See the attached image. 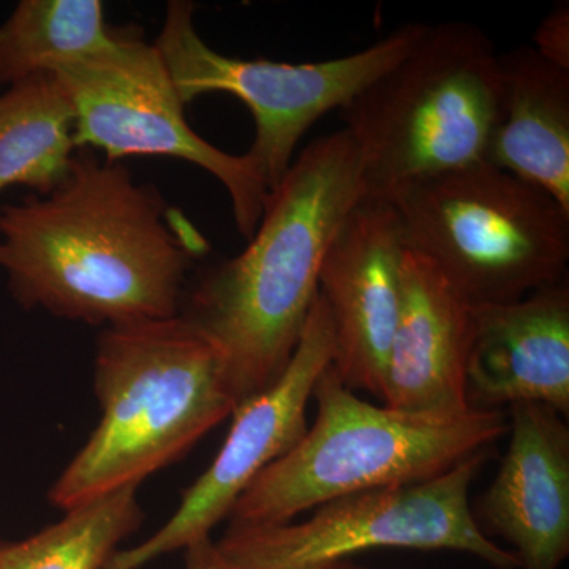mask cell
I'll list each match as a JSON object with an SVG mask.
<instances>
[{
  "label": "cell",
  "instance_id": "10",
  "mask_svg": "<svg viewBox=\"0 0 569 569\" xmlns=\"http://www.w3.org/2000/svg\"><path fill=\"white\" fill-rule=\"evenodd\" d=\"M335 358V336L320 293L310 309L293 358L271 387L234 408L233 425L208 470L183 493L162 529L118 550L103 569H141L151 561L211 538L258 475L306 436L307 406Z\"/></svg>",
  "mask_w": 569,
  "mask_h": 569
},
{
  "label": "cell",
  "instance_id": "11",
  "mask_svg": "<svg viewBox=\"0 0 569 569\" xmlns=\"http://www.w3.org/2000/svg\"><path fill=\"white\" fill-rule=\"evenodd\" d=\"M406 252L395 208L362 198L329 241L318 276L335 336L332 369L351 391L378 400L402 305Z\"/></svg>",
  "mask_w": 569,
  "mask_h": 569
},
{
  "label": "cell",
  "instance_id": "2",
  "mask_svg": "<svg viewBox=\"0 0 569 569\" xmlns=\"http://www.w3.org/2000/svg\"><path fill=\"white\" fill-rule=\"evenodd\" d=\"M365 194L346 130L317 138L269 193L246 249L206 266L183 290L179 316L222 356L236 406L287 369L318 295L329 241Z\"/></svg>",
  "mask_w": 569,
  "mask_h": 569
},
{
  "label": "cell",
  "instance_id": "6",
  "mask_svg": "<svg viewBox=\"0 0 569 569\" xmlns=\"http://www.w3.org/2000/svg\"><path fill=\"white\" fill-rule=\"evenodd\" d=\"M408 250L473 306L518 301L568 279L569 211L488 162L410 183L388 198Z\"/></svg>",
  "mask_w": 569,
  "mask_h": 569
},
{
  "label": "cell",
  "instance_id": "4",
  "mask_svg": "<svg viewBox=\"0 0 569 569\" xmlns=\"http://www.w3.org/2000/svg\"><path fill=\"white\" fill-rule=\"evenodd\" d=\"M313 399L316 422L239 497L230 527L287 523L350 493L440 477L508 433L501 410L411 415L373 406L347 388L332 366Z\"/></svg>",
  "mask_w": 569,
  "mask_h": 569
},
{
  "label": "cell",
  "instance_id": "7",
  "mask_svg": "<svg viewBox=\"0 0 569 569\" xmlns=\"http://www.w3.org/2000/svg\"><path fill=\"white\" fill-rule=\"evenodd\" d=\"M492 451L481 449L427 481L336 498L305 522L230 527L213 541L217 556L227 569H321L372 549L452 550L493 569H520L471 511V485Z\"/></svg>",
  "mask_w": 569,
  "mask_h": 569
},
{
  "label": "cell",
  "instance_id": "16",
  "mask_svg": "<svg viewBox=\"0 0 569 569\" xmlns=\"http://www.w3.org/2000/svg\"><path fill=\"white\" fill-rule=\"evenodd\" d=\"M74 116L51 73L13 82L0 93V192L22 186L51 193L77 152Z\"/></svg>",
  "mask_w": 569,
  "mask_h": 569
},
{
  "label": "cell",
  "instance_id": "1",
  "mask_svg": "<svg viewBox=\"0 0 569 569\" xmlns=\"http://www.w3.org/2000/svg\"><path fill=\"white\" fill-rule=\"evenodd\" d=\"M203 234L121 162L77 149L51 193L0 208V269L24 309L88 325L179 316Z\"/></svg>",
  "mask_w": 569,
  "mask_h": 569
},
{
  "label": "cell",
  "instance_id": "8",
  "mask_svg": "<svg viewBox=\"0 0 569 569\" xmlns=\"http://www.w3.org/2000/svg\"><path fill=\"white\" fill-rule=\"evenodd\" d=\"M425 22L400 26L365 50L309 63L230 58L212 50L194 26V6L168 3L156 47L183 103L211 92L238 97L252 112L254 138L247 157L268 187L279 186L307 130L343 107L411 50Z\"/></svg>",
  "mask_w": 569,
  "mask_h": 569
},
{
  "label": "cell",
  "instance_id": "20",
  "mask_svg": "<svg viewBox=\"0 0 569 569\" xmlns=\"http://www.w3.org/2000/svg\"><path fill=\"white\" fill-rule=\"evenodd\" d=\"M186 552V569H227L216 552L211 538L190 546Z\"/></svg>",
  "mask_w": 569,
  "mask_h": 569
},
{
  "label": "cell",
  "instance_id": "13",
  "mask_svg": "<svg viewBox=\"0 0 569 569\" xmlns=\"http://www.w3.org/2000/svg\"><path fill=\"white\" fill-rule=\"evenodd\" d=\"M467 362L470 410L542 403L569 413V283L518 301L473 307Z\"/></svg>",
  "mask_w": 569,
  "mask_h": 569
},
{
  "label": "cell",
  "instance_id": "3",
  "mask_svg": "<svg viewBox=\"0 0 569 569\" xmlns=\"http://www.w3.org/2000/svg\"><path fill=\"white\" fill-rule=\"evenodd\" d=\"M93 391L102 418L50 492L63 511L138 488L238 407L222 356L181 316L104 329Z\"/></svg>",
  "mask_w": 569,
  "mask_h": 569
},
{
  "label": "cell",
  "instance_id": "5",
  "mask_svg": "<svg viewBox=\"0 0 569 569\" xmlns=\"http://www.w3.org/2000/svg\"><path fill=\"white\" fill-rule=\"evenodd\" d=\"M500 99L498 54L470 22L426 24L411 50L342 108L365 198L485 162Z\"/></svg>",
  "mask_w": 569,
  "mask_h": 569
},
{
  "label": "cell",
  "instance_id": "9",
  "mask_svg": "<svg viewBox=\"0 0 569 569\" xmlns=\"http://www.w3.org/2000/svg\"><path fill=\"white\" fill-rule=\"evenodd\" d=\"M74 116L77 148L107 162L159 156L208 171L227 190L236 228L247 241L263 217L269 190L252 160L216 148L186 118L170 71L156 44L119 37L110 50L51 71Z\"/></svg>",
  "mask_w": 569,
  "mask_h": 569
},
{
  "label": "cell",
  "instance_id": "14",
  "mask_svg": "<svg viewBox=\"0 0 569 569\" xmlns=\"http://www.w3.org/2000/svg\"><path fill=\"white\" fill-rule=\"evenodd\" d=\"M473 307L432 261L407 249L402 305L385 372V407L411 415L470 410L466 378Z\"/></svg>",
  "mask_w": 569,
  "mask_h": 569
},
{
  "label": "cell",
  "instance_id": "17",
  "mask_svg": "<svg viewBox=\"0 0 569 569\" xmlns=\"http://www.w3.org/2000/svg\"><path fill=\"white\" fill-rule=\"evenodd\" d=\"M119 37L99 0H21L0 26V84L86 61Z\"/></svg>",
  "mask_w": 569,
  "mask_h": 569
},
{
  "label": "cell",
  "instance_id": "18",
  "mask_svg": "<svg viewBox=\"0 0 569 569\" xmlns=\"http://www.w3.org/2000/svg\"><path fill=\"white\" fill-rule=\"evenodd\" d=\"M138 488H123L67 509L21 541H0V569H103L118 546L140 529Z\"/></svg>",
  "mask_w": 569,
  "mask_h": 569
},
{
  "label": "cell",
  "instance_id": "15",
  "mask_svg": "<svg viewBox=\"0 0 569 569\" xmlns=\"http://www.w3.org/2000/svg\"><path fill=\"white\" fill-rule=\"evenodd\" d=\"M500 99L485 162L545 190L569 211V70L533 47L498 54Z\"/></svg>",
  "mask_w": 569,
  "mask_h": 569
},
{
  "label": "cell",
  "instance_id": "19",
  "mask_svg": "<svg viewBox=\"0 0 569 569\" xmlns=\"http://www.w3.org/2000/svg\"><path fill=\"white\" fill-rule=\"evenodd\" d=\"M533 48L561 69L569 70V3L553 7L548 17L538 26Z\"/></svg>",
  "mask_w": 569,
  "mask_h": 569
},
{
  "label": "cell",
  "instance_id": "12",
  "mask_svg": "<svg viewBox=\"0 0 569 569\" xmlns=\"http://www.w3.org/2000/svg\"><path fill=\"white\" fill-rule=\"evenodd\" d=\"M509 445L471 508L479 529L512 546L520 569H560L569 556V429L542 403L509 407Z\"/></svg>",
  "mask_w": 569,
  "mask_h": 569
},
{
  "label": "cell",
  "instance_id": "21",
  "mask_svg": "<svg viewBox=\"0 0 569 569\" xmlns=\"http://www.w3.org/2000/svg\"><path fill=\"white\" fill-rule=\"evenodd\" d=\"M321 569H370L361 567V565L355 563L353 560L337 561V563L328 565V567Z\"/></svg>",
  "mask_w": 569,
  "mask_h": 569
}]
</instances>
